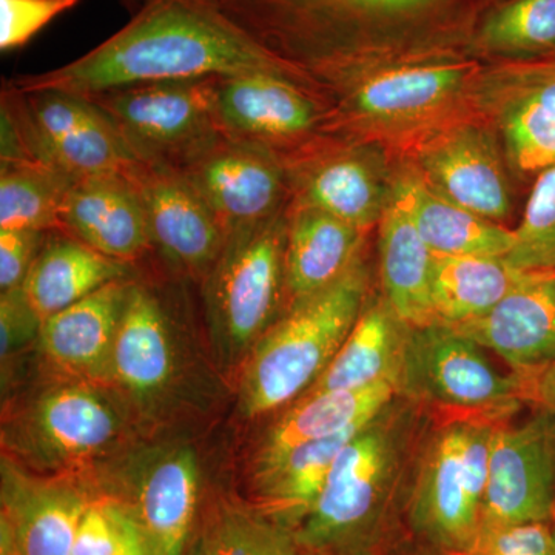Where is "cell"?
<instances>
[{"mask_svg": "<svg viewBox=\"0 0 555 555\" xmlns=\"http://www.w3.org/2000/svg\"><path fill=\"white\" fill-rule=\"evenodd\" d=\"M494 0H215L266 50L323 86L390 62L467 56ZM323 91V90H321Z\"/></svg>", "mask_w": 555, "mask_h": 555, "instance_id": "obj_1", "label": "cell"}, {"mask_svg": "<svg viewBox=\"0 0 555 555\" xmlns=\"http://www.w3.org/2000/svg\"><path fill=\"white\" fill-rule=\"evenodd\" d=\"M255 73L317 83L266 50L215 0H147L126 27L96 49L60 68L9 82L22 93L60 90L96 96L142 83Z\"/></svg>", "mask_w": 555, "mask_h": 555, "instance_id": "obj_2", "label": "cell"}, {"mask_svg": "<svg viewBox=\"0 0 555 555\" xmlns=\"http://www.w3.org/2000/svg\"><path fill=\"white\" fill-rule=\"evenodd\" d=\"M433 414L397 396L339 452L295 539L323 555H386L403 535L404 507Z\"/></svg>", "mask_w": 555, "mask_h": 555, "instance_id": "obj_3", "label": "cell"}, {"mask_svg": "<svg viewBox=\"0 0 555 555\" xmlns=\"http://www.w3.org/2000/svg\"><path fill=\"white\" fill-rule=\"evenodd\" d=\"M374 292L367 251L345 275L284 310L243 364L240 411L258 418L305 396L332 363Z\"/></svg>", "mask_w": 555, "mask_h": 555, "instance_id": "obj_4", "label": "cell"}, {"mask_svg": "<svg viewBox=\"0 0 555 555\" xmlns=\"http://www.w3.org/2000/svg\"><path fill=\"white\" fill-rule=\"evenodd\" d=\"M481 62L469 56L401 61L324 82L332 133L369 139L397 155L412 139L469 107Z\"/></svg>", "mask_w": 555, "mask_h": 555, "instance_id": "obj_5", "label": "cell"}, {"mask_svg": "<svg viewBox=\"0 0 555 555\" xmlns=\"http://www.w3.org/2000/svg\"><path fill=\"white\" fill-rule=\"evenodd\" d=\"M505 418L509 416L452 415L430 426L412 474L404 537L438 553H474L483 521L492 438Z\"/></svg>", "mask_w": 555, "mask_h": 555, "instance_id": "obj_6", "label": "cell"}, {"mask_svg": "<svg viewBox=\"0 0 555 555\" xmlns=\"http://www.w3.org/2000/svg\"><path fill=\"white\" fill-rule=\"evenodd\" d=\"M288 207L232 233L203 281L208 331L219 360L236 366L286 309Z\"/></svg>", "mask_w": 555, "mask_h": 555, "instance_id": "obj_7", "label": "cell"}, {"mask_svg": "<svg viewBox=\"0 0 555 555\" xmlns=\"http://www.w3.org/2000/svg\"><path fill=\"white\" fill-rule=\"evenodd\" d=\"M532 379L503 374L483 347L444 324L409 326L397 396L430 414L513 416L531 404Z\"/></svg>", "mask_w": 555, "mask_h": 555, "instance_id": "obj_8", "label": "cell"}, {"mask_svg": "<svg viewBox=\"0 0 555 555\" xmlns=\"http://www.w3.org/2000/svg\"><path fill=\"white\" fill-rule=\"evenodd\" d=\"M396 156L441 198L496 224L513 217L517 188L502 145L469 107L423 131Z\"/></svg>", "mask_w": 555, "mask_h": 555, "instance_id": "obj_9", "label": "cell"}, {"mask_svg": "<svg viewBox=\"0 0 555 555\" xmlns=\"http://www.w3.org/2000/svg\"><path fill=\"white\" fill-rule=\"evenodd\" d=\"M467 105L494 130L516 188L555 167L554 57L481 62Z\"/></svg>", "mask_w": 555, "mask_h": 555, "instance_id": "obj_10", "label": "cell"}, {"mask_svg": "<svg viewBox=\"0 0 555 555\" xmlns=\"http://www.w3.org/2000/svg\"><path fill=\"white\" fill-rule=\"evenodd\" d=\"M215 78L142 83L90 98L118 127L139 160L181 169L224 137Z\"/></svg>", "mask_w": 555, "mask_h": 555, "instance_id": "obj_11", "label": "cell"}, {"mask_svg": "<svg viewBox=\"0 0 555 555\" xmlns=\"http://www.w3.org/2000/svg\"><path fill=\"white\" fill-rule=\"evenodd\" d=\"M286 164L291 203L320 208L366 233L377 229L398 171L386 145L341 133L324 134Z\"/></svg>", "mask_w": 555, "mask_h": 555, "instance_id": "obj_12", "label": "cell"}, {"mask_svg": "<svg viewBox=\"0 0 555 555\" xmlns=\"http://www.w3.org/2000/svg\"><path fill=\"white\" fill-rule=\"evenodd\" d=\"M214 104L225 138L284 160L332 133V104L317 83L275 73L215 78Z\"/></svg>", "mask_w": 555, "mask_h": 555, "instance_id": "obj_13", "label": "cell"}, {"mask_svg": "<svg viewBox=\"0 0 555 555\" xmlns=\"http://www.w3.org/2000/svg\"><path fill=\"white\" fill-rule=\"evenodd\" d=\"M520 524H555V420L542 408L502 420L489 455L480 534Z\"/></svg>", "mask_w": 555, "mask_h": 555, "instance_id": "obj_14", "label": "cell"}, {"mask_svg": "<svg viewBox=\"0 0 555 555\" xmlns=\"http://www.w3.org/2000/svg\"><path fill=\"white\" fill-rule=\"evenodd\" d=\"M178 170L228 236L262 224L291 206L286 160L257 145L222 137Z\"/></svg>", "mask_w": 555, "mask_h": 555, "instance_id": "obj_15", "label": "cell"}, {"mask_svg": "<svg viewBox=\"0 0 555 555\" xmlns=\"http://www.w3.org/2000/svg\"><path fill=\"white\" fill-rule=\"evenodd\" d=\"M127 177L144 207L153 250L179 275L203 284L228 240L206 201L173 167L139 160Z\"/></svg>", "mask_w": 555, "mask_h": 555, "instance_id": "obj_16", "label": "cell"}, {"mask_svg": "<svg viewBox=\"0 0 555 555\" xmlns=\"http://www.w3.org/2000/svg\"><path fill=\"white\" fill-rule=\"evenodd\" d=\"M22 94L40 149L75 181L127 175L139 163L118 127L90 98L60 90Z\"/></svg>", "mask_w": 555, "mask_h": 555, "instance_id": "obj_17", "label": "cell"}, {"mask_svg": "<svg viewBox=\"0 0 555 555\" xmlns=\"http://www.w3.org/2000/svg\"><path fill=\"white\" fill-rule=\"evenodd\" d=\"M452 328L535 377L555 363V270L525 272L489 312Z\"/></svg>", "mask_w": 555, "mask_h": 555, "instance_id": "obj_18", "label": "cell"}, {"mask_svg": "<svg viewBox=\"0 0 555 555\" xmlns=\"http://www.w3.org/2000/svg\"><path fill=\"white\" fill-rule=\"evenodd\" d=\"M122 420L87 382L43 390L25 418V438L42 460L62 465L105 454L122 436Z\"/></svg>", "mask_w": 555, "mask_h": 555, "instance_id": "obj_19", "label": "cell"}, {"mask_svg": "<svg viewBox=\"0 0 555 555\" xmlns=\"http://www.w3.org/2000/svg\"><path fill=\"white\" fill-rule=\"evenodd\" d=\"M60 230L131 266L153 250L144 207L127 175L73 182L62 206Z\"/></svg>", "mask_w": 555, "mask_h": 555, "instance_id": "obj_20", "label": "cell"}, {"mask_svg": "<svg viewBox=\"0 0 555 555\" xmlns=\"http://www.w3.org/2000/svg\"><path fill=\"white\" fill-rule=\"evenodd\" d=\"M94 495L68 478H38L3 459L2 514L21 555H73L76 529Z\"/></svg>", "mask_w": 555, "mask_h": 555, "instance_id": "obj_21", "label": "cell"}, {"mask_svg": "<svg viewBox=\"0 0 555 555\" xmlns=\"http://www.w3.org/2000/svg\"><path fill=\"white\" fill-rule=\"evenodd\" d=\"M175 377L173 335L166 306L133 280L113 346L108 383L139 406L156 403Z\"/></svg>", "mask_w": 555, "mask_h": 555, "instance_id": "obj_22", "label": "cell"}, {"mask_svg": "<svg viewBox=\"0 0 555 555\" xmlns=\"http://www.w3.org/2000/svg\"><path fill=\"white\" fill-rule=\"evenodd\" d=\"M133 280L113 281L47 318L38 338L43 357L79 382L108 383L113 346Z\"/></svg>", "mask_w": 555, "mask_h": 555, "instance_id": "obj_23", "label": "cell"}, {"mask_svg": "<svg viewBox=\"0 0 555 555\" xmlns=\"http://www.w3.org/2000/svg\"><path fill=\"white\" fill-rule=\"evenodd\" d=\"M198 500L199 467L192 449H171L150 463L129 507L149 555L188 553Z\"/></svg>", "mask_w": 555, "mask_h": 555, "instance_id": "obj_24", "label": "cell"}, {"mask_svg": "<svg viewBox=\"0 0 555 555\" xmlns=\"http://www.w3.org/2000/svg\"><path fill=\"white\" fill-rule=\"evenodd\" d=\"M367 236L320 208L291 203L284 310L320 294L345 275L366 251Z\"/></svg>", "mask_w": 555, "mask_h": 555, "instance_id": "obj_25", "label": "cell"}, {"mask_svg": "<svg viewBox=\"0 0 555 555\" xmlns=\"http://www.w3.org/2000/svg\"><path fill=\"white\" fill-rule=\"evenodd\" d=\"M377 232L383 297L408 326L436 323L430 297L434 254L416 229L397 178Z\"/></svg>", "mask_w": 555, "mask_h": 555, "instance_id": "obj_26", "label": "cell"}, {"mask_svg": "<svg viewBox=\"0 0 555 555\" xmlns=\"http://www.w3.org/2000/svg\"><path fill=\"white\" fill-rule=\"evenodd\" d=\"M396 397L393 385L306 393L284 409L266 430L255 454L254 474L273 465L294 448L364 425Z\"/></svg>", "mask_w": 555, "mask_h": 555, "instance_id": "obj_27", "label": "cell"}, {"mask_svg": "<svg viewBox=\"0 0 555 555\" xmlns=\"http://www.w3.org/2000/svg\"><path fill=\"white\" fill-rule=\"evenodd\" d=\"M408 328L382 292H372L337 356L306 393L397 387Z\"/></svg>", "mask_w": 555, "mask_h": 555, "instance_id": "obj_28", "label": "cell"}, {"mask_svg": "<svg viewBox=\"0 0 555 555\" xmlns=\"http://www.w3.org/2000/svg\"><path fill=\"white\" fill-rule=\"evenodd\" d=\"M133 266L105 257L75 236L51 230L22 284L42 321L113 281L131 278Z\"/></svg>", "mask_w": 555, "mask_h": 555, "instance_id": "obj_29", "label": "cell"}, {"mask_svg": "<svg viewBox=\"0 0 555 555\" xmlns=\"http://www.w3.org/2000/svg\"><path fill=\"white\" fill-rule=\"evenodd\" d=\"M364 425L294 448L254 474L255 500L250 505L295 534L315 505L339 452Z\"/></svg>", "mask_w": 555, "mask_h": 555, "instance_id": "obj_30", "label": "cell"}, {"mask_svg": "<svg viewBox=\"0 0 555 555\" xmlns=\"http://www.w3.org/2000/svg\"><path fill=\"white\" fill-rule=\"evenodd\" d=\"M397 185L434 255L506 258L513 248V229L441 198L400 160Z\"/></svg>", "mask_w": 555, "mask_h": 555, "instance_id": "obj_31", "label": "cell"}, {"mask_svg": "<svg viewBox=\"0 0 555 555\" xmlns=\"http://www.w3.org/2000/svg\"><path fill=\"white\" fill-rule=\"evenodd\" d=\"M524 273L505 258L434 255L430 297L436 323L454 327L485 315Z\"/></svg>", "mask_w": 555, "mask_h": 555, "instance_id": "obj_32", "label": "cell"}, {"mask_svg": "<svg viewBox=\"0 0 555 555\" xmlns=\"http://www.w3.org/2000/svg\"><path fill=\"white\" fill-rule=\"evenodd\" d=\"M467 56L491 62L555 57V0H496L481 14Z\"/></svg>", "mask_w": 555, "mask_h": 555, "instance_id": "obj_33", "label": "cell"}, {"mask_svg": "<svg viewBox=\"0 0 555 555\" xmlns=\"http://www.w3.org/2000/svg\"><path fill=\"white\" fill-rule=\"evenodd\" d=\"M73 182L43 160H0V229L60 230Z\"/></svg>", "mask_w": 555, "mask_h": 555, "instance_id": "obj_34", "label": "cell"}, {"mask_svg": "<svg viewBox=\"0 0 555 555\" xmlns=\"http://www.w3.org/2000/svg\"><path fill=\"white\" fill-rule=\"evenodd\" d=\"M287 529L250 505L219 500L208 507L189 555H280L291 542Z\"/></svg>", "mask_w": 555, "mask_h": 555, "instance_id": "obj_35", "label": "cell"}, {"mask_svg": "<svg viewBox=\"0 0 555 555\" xmlns=\"http://www.w3.org/2000/svg\"><path fill=\"white\" fill-rule=\"evenodd\" d=\"M514 243L506 261L524 272L555 270V167L532 182L524 217L513 229Z\"/></svg>", "mask_w": 555, "mask_h": 555, "instance_id": "obj_36", "label": "cell"}, {"mask_svg": "<svg viewBox=\"0 0 555 555\" xmlns=\"http://www.w3.org/2000/svg\"><path fill=\"white\" fill-rule=\"evenodd\" d=\"M82 0H0V50H20Z\"/></svg>", "mask_w": 555, "mask_h": 555, "instance_id": "obj_37", "label": "cell"}, {"mask_svg": "<svg viewBox=\"0 0 555 555\" xmlns=\"http://www.w3.org/2000/svg\"><path fill=\"white\" fill-rule=\"evenodd\" d=\"M124 503L94 496L80 517L73 555H116L122 542Z\"/></svg>", "mask_w": 555, "mask_h": 555, "instance_id": "obj_38", "label": "cell"}, {"mask_svg": "<svg viewBox=\"0 0 555 555\" xmlns=\"http://www.w3.org/2000/svg\"><path fill=\"white\" fill-rule=\"evenodd\" d=\"M470 555H555V524H520L488 529Z\"/></svg>", "mask_w": 555, "mask_h": 555, "instance_id": "obj_39", "label": "cell"}, {"mask_svg": "<svg viewBox=\"0 0 555 555\" xmlns=\"http://www.w3.org/2000/svg\"><path fill=\"white\" fill-rule=\"evenodd\" d=\"M42 318L33 309L22 287L2 292L0 297V357L2 363L33 339L38 341Z\"/></svg>", "mask_w": 555, "mask_h": 555, "instance_id": "obj_40", "label": "cell"}, {"mask_svg": "<svg viewBox=\"0 0 555 555\" xmlns=\"http://www.w3.org/2000/svg\"><path fill=\"white\" fill-rule=\"evenodd\" d=\"M49 232L0 229V291L22 287Z\"/></svg>", "mask_w": 555, "mask_h": 555, "instance_id": "obj_41", "label": "cell"}, {"mask_svg": "<svg viewBox=\"0 0 555 555\" xmlns=\"http://www.w3.org/2000/svg\"><path fill=\"white\" fill-rule=\"evenodd\" d=\"M531 404L545 409L555 420V363L543 369L532 379Z\"/></svg>", "mask_w": 555, "mask_h": 555, "instance_id": "obj_42", "label": "cell"}, {"mask_svg": "<svg viewBox=\"0 0 555 555\" xmlns=\"http://www.w3.org/2000/svg\"><path fill=\"white\" fill-rule=\"evenodd\" d=\"M116 555H149L139 526L126 505L122 513V542Z\"/></svg>", "mask_w": 555, "mask_h": 555, "instance_id": "obj_43", "label": "cell"}, {"mask_svg": "<svg viewBox=\"0 0 555 555\" xmlns=\"http://www.w3.org/2000/svg\"><path fill=\"white\" fill-rule=\"evenodd\" d=\"M386 555H449L444 553H438V551L429 550L418 545V543L412 542L408 537L401 535L396 545L390 547L389 553Z\"/></svg>", "mask_w": 555, "mask_h": 555, "instance_id": "obj_44", "label": "cell"}, {"mask_svg": "<svg viewBox=\"0 0 555 555\" xmlns=\"http://www.w3.org/2000/svg\"><path fill=\"white\" fill-rule=\"evenodd\" d=\"M0 555H21L14 543L9 525L0 520Z\"/></svg>", "mask_w": 555, "mask_h": 555, "instance_id": "obj_45", "label": "cell"}, {"mask_svg": "<svg viewBox=\"0 0 555 555\" xmlns=\"http://www.w3.org/2000/svg\"><path fill=\"white\" fill-rule=\"evenodd\" d=\"M280 555H323L317 553V551L310 550V547L302 546L301 543L297 542L295 537H292L291 542L284 547L283 553Z\"/></svg>", "mask_w": 555, "mask_h": 555, "instance_id": "obj_46", "label": "cell"}, {"mask_svg": "<svg viewBox=\"0 0 555 555\" xmlns=\"http://www.w3.org/2000/svg\"><path fill=\"white\" fill-rule=\"evenodd\" d=\"M145 2H147V0H122L124 5L129 7L131 13H134V11L141 9Z\"/></svg>", "mask_w": 555, "mask_h": 555, "instance_id": "obj_47", "label": "cell"}, {"mask_svg": "<svg viewBox=\"0 0 555 555\" xmlns=\"http://www.w3.org/2000/svg\"><path fill=\"white\" fill-rule=\"evenodd\" d=\"M184 555H189L188 553H185Z\"/></svg>", "mask_w": 555, "mask_h": 555, "instance_id": "obj_48", "label": "cell"}, {"mask_svg": "<svg viewBox=\"0 0 555 555\" xmlns=\"http://www.w3.org/2000/svg\"><path fill=\"white\" fill-rule=\"evenodd\" d=\"M494 2H496V0H494Z\"/></svg>", "mask_w": 555, "mask_h": 555, "instance_id": "obj_49", "label": "cell"}, {"mask_svg": "<svg viewBox=\"0 0 555 555\" xmlns=\"http://www.w3.org/2000/svg\"><path fill=\"white\" fill-rule=\"evenodd\" d=\"M554 60H555V57H554Z\"/></svg>", "mask_w": 555, "mask_h": 555, "instance_id": "obj_50", "label": "cell"}]
</instances>
